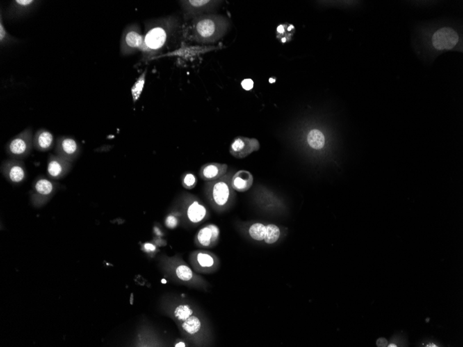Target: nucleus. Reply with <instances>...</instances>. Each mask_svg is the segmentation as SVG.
Here are the masks:
<instances>
[{
	"instance_id": "1",
	"label": "nucleus",
	"mask_w": 463,
	"mask_h": 347,
	"mask_svg": "<svg viewBox=\"0 0 463 347\" xmlns=\"http://www.w3.org/2000/svg\"><path fill=\"white\" fill-rule=\"evenodd\" d=\"M230 22L224 16L204 14L192 19L184 31L185 38L197 43H215L226 34Z\"/></svg>"
},
{
	"instance_id": "2",
	"label": "nucleus",
	"mask_w": 463,
	"mask_h": 347,
	"mask_svg": "<svg viewBox=\"0 0 463 347\" xmlns=\"http://www.w3.org/2000/svg\"><path fill=\"white\" fill-rule=\"evenodd\" d=\"M177 25V21L172 17H164L149 21L146 24L144 34V46L142 53L144 59L153 60L170 40L171 35Z\"/></svg>"
},
{
	"instance_id": "3",
	"label": "nucleus",
	"mask_w": 463,
	"mask_h": 347,
	"mask_svg": "<svg viewBox=\"0 0 463 347\" xmlns=\"http://www.w3.org/2000/svg\"><path fill=\"white\" fill-rule=\"evenodd\" d=\"M33 147V132L28 128L15 135L6 146L7 154L13 159L20 160L30 154Z\"/></svg>"
},
{
	"instance_id": "4",
	"label": "nucleus",
	"mask_w": 463,
	"mask_h": 347,
	"mask_svg": "<svg viewBox=\"0 0 463 347\" xmlns=\"http://www.w3.org/2000/svg\"><path fill=\"white\" fill-rule=\"evenodd\" d=\"M144 46V34L137 24L126 26L123 31L120 41V53L126 56L142 51Z\"/></svg>"
},
{
	"instance_id": "5",
	"label": "nucleus",
	"mask_w": 463,
	"mask_h": 347,
	"mask_svg": "<svg viewBox=\"0 0 463 347\" xmlns=\"http://www.w3.org/2000/svg\"><path fill=\"white\" fill-rule=\"evenodd\" d=\"M184 10L185 20L209 13L216 8L222 1L212 0H183L180 1Z\"/></svg>"
},
{
	"instance_id": "6",
	"label": "nucleus",
	"mask_w": 463,
	"mask_h": 347,
	"mask_svg": "<svg viewBox=\"0 0 463 347\" xmlns=\"http://www.w3.org/2000/svg\"><path fill=\"white\" fill-rule=\"evenodd\" d=\"M222 49V47H217V46L182 45L181 47L176 49V50L164 53V54L158 55L154 59L165 58V57H178V58L185 60H194V58L200 56L201 55L210 52V51L218 50V49Z\"/></svg>"
},
{
	"instance_id": "7",
	"label": "nucleus",
	"mask_w": 463,
	"mask_h": 347,
	"mask_svg": "<svg viewBox=\"0 0 463 347\" xmlns=\"http://www.w3.org/2000/svg\"><path fill=\"white\" fill-rule=\"evenodd\" d=\"M459 42V35L454 28L443 27L436 31L432 37V44L437 50H450Z\"/></svg>"
},
{
	"instance_id": "8",
	"label": "nucleus",
	"mask_w": 463,
	"mask_h": 347,
	"mask_svg": "<svg viewBox=\"0 0 463 347\" xmlns=\"http://www.w3.org/2000/svg\"><path fill=\"white\" fill-rule=\"evenodd\" d=\"M259 149L260 144L257 139L239 136L233 140L230 147V153L235 158L243 159Z\"/></svg>"
},
{
	"instance_id": "9",
	"label": "nucleus",
	"mask_w": 463,
	"mask_h": 347,
	"mask_svg": "<svg viewBox=\"0 0 463 347\" xmlns=\"http://www.w3.org/2000/svg\"><path fill=\"white\" fill-rule=\"evenodd\" d=\"M55 151L57 156L72 163L79 156L81 149L74 138L63 136L57 140Z\"/></svg>"
},
{
	"instance_id": "10",
	"label": "nucleus",
	"mask_w": 463,
	"mask_h": 347,
	"mask_svg": "<svg viewBox=\"0 0 463 347\" xmlns=\"http://www.w3.org/2000/svg\"><path fill=\"white\" fill-rule=\"evenodd\" d=\"M227 177L225 176L222 178L213 181L211 185L212 197L214 202L219 206H224L229 201L231 194V183L229 184Z\"/></svg>"
},
{
	"instance_id": "11",
	"label": "nucleus",
	"mask_w": 463,
	"mask_h": 347,
	"mask_svg": "<svg viewBox=\"0 0 463 347\" xmlns=\"http://www.w3.org/2000/svg\"><path fill=\"white\" fill-rule=\"evenodd\" d=\"M3 175L13 183H20L26 178L24 164L19 160L12 159L4 162L1 167Z\"/></svg>"
},
{
	"instance_id": "12",
	"label": "nucleus",
	"mask_w": 463,
	"mask_h": 347,
	"mask_svg": "<svg viewBox=\"0 0 463 347\" xmlns=\"http://www.w3.org/2000/svg\"><path fill=\"white\" fill-rule=\"evenodd\" d=\"M71 168L70 162L57 156L51 155L48 160L47 174L51 179L62 178Z\"/></svg>"
},
{
	"instance_id": "13",
	"label": "nucleus",
	"mask_w": 463,
	"mask_h": 347,
	"mask_svg": "<svg viewBox=\"0 0 463 347\" xmlns=\"http://www.w3.org/2000/svg\"><path fill=\"white\" fill-rule=\"evenodd\" d=\"M228 168L229 167L226 164L207 163L201 167L199 175L205 181H215L225 176Z\"/></svg>"
},
{
	"instance_id": "14",
	"label": "nucleus",
	"mask_w": 463,
	"mask_h": 347,
	"mask_svg": "<svg viewBox=\"0 0 463 347\" xmlns=\"http://www.w3.org/2000/svg\"><path fill=\"white\" fill-rule=\"evenodd\" d=\"M40 1L35 0H15L12 1L8 10V18H18L30 13L38 6Z\"/></svg>"
},
{
	"instance_id": "15",
	"label": "nucleus",
	"mask_w": 463,
	"mask_h": 347,
	"mask_svg": "<svg viewBox=\"0 0 463 347\" xmlns=\"http://www.w3.org/2000/svg\"><path fill=\"white\" fill-rule=\"evenodd\" d=\"M220 230L217 225L210 224L199 231L197 236L198 244L201 247L213 246L218 241Z\"/></svg>"
},
{
	"instance_id": "16",
	"label": "nucleus",
	"mask_w": 463,
	"mask_h": 347,
	"mask_svg": "<svg viewBox=\"0 0 463 347\" xmlns=\"http://www.w3.org/2000/svg\"><path fill=\"white\" fill-rule=\"evenodd\" d=\"M254 178L250 172L245 170H240L232 177V188L235 191L245 192L250 189L253 184Z\"/></svg>"
},
{
	"instance_id": "17",
	"label": "nucleus",
	"mask_w": 463,
	"mask_h": 347,
	"mask_svg": "<svg viewBox=\"0 0 463 347\" xmlns=\"http://www.w3.org/2000/svg\"><path fill=\"white\" fill-rule=\"evenodd\" d=\"M54 144V138L50 131L40 129L35 133L33 137V147L37 151L46 152L51 150Z\"/></svg>"
},
{
	"instance_id": "18",
	"label": "nucleus",
	"mask_w": 463,
	"mask_h": 347,
	"mask_svg": "<svg viewBox=\"0 0 463 347\" xmlns=\"http://www.w3.org/2000/svg\"><path fill=\"white\" fill-rule=\"evenodd\" d=\"M187 213L190 221L193 223H198L206 218L207 210L204 205L195 201L189 206Z\"/></svg>"
},
{
	"instance_id": "19",
	"label": "nucleus",
	"mask_w": 463,
	"mask_h": 347,
	"mask_svg": "<svg viewBox=\"0 0 463 347\" xmlns=\"http://www.w3.org/2000/svg\"><path fill=\"white\" fill-rule=\"evenodd\" d=\"M295 31L293 24L284 23L280 24L276 29V37L282 43L289 42L293 38Z\"/></svg>"
},
{
	"instance_id": "20",
	"label": "nucleus",
	"mask_w": 463,
	"mask_h": 347,
	"mask_svg": "<svg viewBox=\"0 0 463 347\" xmlns=\"http://www.w3.org/2000/svg\"><path fill=\"white\" fill-rule=\"evenodd\" d=\"M307 142L312 149L320 150L325 146V136L319 130H311L307 135Z\"/></svg>"
},
{
	"instance_id": "21",
	"label": "nucleus",
	"mask_w": 463,
	"mask_h": 347,
	"mask_svg": "<svg viewBox=\"0 0 463 347\" xmlns=\"http://www.w3.org/2000/svg\"><path fill=\"white\" fill-rule=\"evenodd\" d=\"M35 191L40 195H49L52 193L54 189V184L53 181L49 180L45 177H41L38 179L35 184Z\"/></svg>"
},
{
	"instance_id": "22",
	"label": "nucleus",
	"mask_w": 463,
	"mask_h": 347,
	"mask_svg": "<svg viewBox=\"0 0 463 347\" xmlns=\"http://www.w3.org/2000/svg\"><path fill=\"white\" fill-rule=\"evenodd\" d=\"M147 69L146 68L142 73L141 75L137 78L133 87L131 88V94L133 97V102L135 103L140 99V96L144 90L145 85L146 77H147Z\"/></svg>"
},
{
	"instance_id": "23",
	"label": "nucleus",
	"mask_w": 463,
	"mask_h": 347,
	"mask_svg": "<svg viewBox=\"0 0 463 347\" xmlns=\"http://www.w3.org/2000/svg\"><path fill=\"white\" fill-rule=\"evenodd\" d=\"M182 328L187 334L194 335L197 334L200 331L201 322L197 317L191 316L188 320L183 322Z\"/></svg>"
},
{
	"instance_id": "24",
	"label": "nucleus",
	"mask_w": 463,
	"mask_h": 347,
	"mask_svg": "<svg viewBox=\"0 0 463 347\" xmlns=\"http://www.w3.org/2000/svg\"><path fill=\"white\" fill-rule=\"evenodd\" d=\"M266 227L262 223H254L249 228V234L255 241H263L266 236Z\"/></svg>"
},
{
	"instance_id": "25",
	"label": "nucleus",
	"mask_w": 463,
	"mask_h": 347,
	"mask_svg": "<svg viewBox=\"0 0 463 347\" xmlns=\"http://www.w3.org/2000/svg\"><path fill=\"white\" fill-rule=\"evenodd\" d=\"M266 236H265V243L267 244H273L278 241L280 236V229L277 225L269 224L266 225Z\"/></svg>"
},
{
	"instance_id": "26",
	"label": "nucleus",
	"mask_w": 463,
	"mask_h": 347,
	"mask_svg": "<svg viewBox=\"0 0 463 347\" xmlns=\"http://www.w3.org/2000/svg\"><path fill=\"white\" fill-rule=\"evenodd\" d=\"M15 39L10 35L3 24L2 14L0 15V44L1 47H6L7 45L15 43Z\"/></svg>"
},
{
	"instance_id": "27",
	"label": "nucleus",
	"mask_w": 463,
	"mask_h": 347,
	"mask_svg": "<svg viewBox=\"0 0 463 347\" xmlns=\"http://www.w3.org/2000/svg\"><path fill=\"white\" fill-rule=\"evenodd\" d=\"M193 315V310L188 305H180L176 307L174 316L180 322H184Z\"/></svg>"
},
{
	"instance_id": "28",
	"label": "nucleus",
	"mask_w": 463,
	"mask_h": 347,
	"mask_svg": "<svg viewBox=\"0 0 463 347\" xmlns=\"http://www.w3.org/2000/svg\"><path fill=\"white\" fill-rule=\"evenodd\" d=\"M176 273L177 277L181 280L184 281V282L191 280L192 277H193V272L188 266H185V265H181V266H178L176 270Z\"/></svg>"
},
{
	"instance_id": "29",
	"label": "nucleus",
	"mask_w": 463,
	"mask_h": 347,
	"mask_svg": "<svg viewBox=\"0 0 463 347\" xmlns=\"http://www.w3.org/2000/svg\"><path fill=\"white\" fill-rule=\"evenodd\" d=\"M197 261L200 266L204 268H210L215 263L213 257L206 252H199L197 254Z\"/></svg>"
},
{
	"instance_id": "30",
	"label": "nucleus",
	"mask_w": 463,
	"mask_h": 347,
	"mask_svg": "<svg viewBox=\"0 0 463 347\" xmlns=\"http://www.w3.org/2000/svg\"><path fill=\"white\" fill-rule=\"evenodd\" d=\"M197 183V177L193 174L188 173V174H185L183 176L182 184H183V187L187 188V189H192V188L195 187Z\"/></svg>"
},
{
	"instance_id": "31",
	"label": "nucleus",
	"mask_w": 463,
	"mask_h": 347,
	"mask_svg": "<svg viewBox=\"0 0 463 347\" xmlns=\"http://www.w3.org/2000/svg\"><path fill=\"white\" fill-rule=\"evenodd\" d=\"M178 224H179L178 218L176 216H173V215H169L165 220V225L169 229L176 228Z\"/></svg>"
},
{
	"instance_id": "32",
	"label": "nucleus",
	"mask_w": 463,
	"mask_h": 347,
	"mask_svg": "<svg viewBox=\"0 0 463 347\" xmlns=\"http://www.w3.org/2000/svg\"><path fill=\"white\" fill-rule=\"evenodd\" d=\"M241 86L245 90L250 91L253 88L254 82L250 78H246L241 82Z\"/></svg>"
},
{
	"instance_id": "33",
	"label": "nucleus",
	"mask_w": 463,
	"mask_h": 347,
	"mask_svg": "<svg viewBox=\"0 0 463 347\" xmlns=\"http://www.w3.org/2000/svg\"><path fill=\"white\" fill-rule=\"evenodd\" d=\"M143 249L146 252H154V251L156 250V246L151 244V243H145L143 245Z\"/></svg>"
},
{
	"instance_id": "34",
	"label": "nucleus",
	"mask_w": 463,
	"mask_h": 347,
	"mask_svg": "<svg viewBox=\"0 0 463 347\" xmlns=\"http://www.w3.org/2000/svg\"><path fill=\"white\" fill-rule=\"evenodd\" d=\"M387 345V341H386L385 339H384V338L379 339V341H377V345H378L379 347H386Z\"/></svg>"
},
{
	"instance_id": "35",
	"label": "nucleus",
	"mask_w": 463,
	"mask_h": 347,
	"mask_svg": "<svg viewBox=\"0 0 463 347\" xmlns=\"http://www.w3.org/2000/svg\"><path fill=\"white\" fill-rule=\"evenodd\" d=\"M176 347H185L184 343H180L179 344H176Z\"/></svg>"
},
{
	"instance_id": "36",
	"label": "nucleus",
	"mask_w": 463,
	"mask_h": 347,
	"mask_svg": "<svg viewBox=\"0 0 463 347\" xmlns=\"http://www.w3.org/2000/svg\"><path fill=\"white\" fill-rule=\"evenodd\" d=\"M163 283H166V281L163 280Z\"/></svg>"
}]
</instances>
